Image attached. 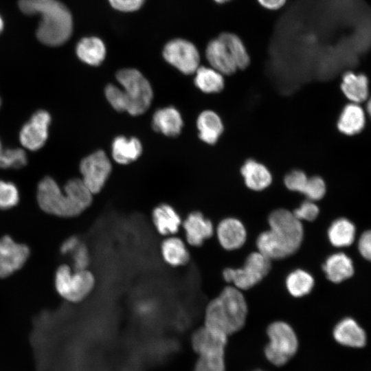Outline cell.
Segmentation results:
<instances>
[{"label":"cell","instance_id":"2e32d148","mask_svg":"<svg viewBox=\"0 0 371 371\" xmlns=\"http://www.w3.org/2000/svg\"><path fill=\"white\" fill-rule=\"evenodd\" d=\"M181 225L188 243L193 247L201 246L205 240L213 236L214 232L212 222L198 211L190 213Z\"/></svg>","mask_w":371,"mask_h":371},{"label":"cell","instance_id":"ee69618b","mask_svg":"<svg viewBox=\"0 0 371 371\" xmlns=\"http://www.w3.org/2000/svg\"><path fill=\"white\" fill-rule=\"evenodd\" d=\"M213 3L216 5H225L229 3L232 0H211Z\"/></svg>","mask_w":371,"mask_h":371},{"label":"cell","instance_id":"8fae6325","mask_svg":"<svg viewBox=\"0 0 371 371\" xmlns=\"http://www.w3.org/2000/svg\"><path fill=\"white\" fill-rule=\"evenodd\" d=\"M30 255L29 247L10 236L0 238V278H6L20 270Z\"/></svg>","mask_w":371,"mask_h":371},{"label":"cell","instance_id":"d6986e66","mask_svg":"<svg viewBox=\"0 0 371 371\" xmlns=\"http://www.w3.org/2000/svg\"><path fill=\"white\" fill-rule=\"evenodd\" d=\"M240 172L245 186L253 191H262L272 182L270 170L264 164L254 159L247 160L242 166Z\"/></svg>","mask_w":371,"mask_h":371},{"label":"cell","instance_id":"ba28073f","mask_svg":"<svg viewBox=\"0 0 371 371\" xmlns=\"http://www.w3.org/2000/svg\"><path fill=\"white\" fill-rule=\"evenodd\" d=\"M267 222L269 229L295 252L300 249L304 239V227L293 212L276 209L269 214Z\"/></svg>","mask_w":371,"mask_h":371},{"label":"cell","instance_id":"d590c367","mask_svg":"<svg viewBox=\"0 0 371 371\" xmlns=\"http://www.w3.org/2000/svg\"><path fill=\"white\" fill-rule=\"evenodd\" d=\"M326 191L325 181L319 176L308 177L302 192L307 199L316 201L322 199Z\"/></svg>","mask_w":371,"mask_h":371},{"label":"cell","instance_id":"ffe728a7","mask_svg":"<svg viewBox=\"0 0 371 371\" xmlns=\"http://www.w3.org/2000/svg\"><path fill=\"white\" fill-rule=\"evenodd\" d=\"M152 220L157 232L163 236L175 234L182 224L176 210L167 203H161L153 209Z\"/></svg>","mask_w":371,"mask_h":371},{"label":"cell","instance_id":"9c48e42d","mask_svg":"<svg viewBox=\"0 0 371 371\" xmlns=\"http://www.w3.org/2000/svg\"><path fill=\"white\" fill-rule=\"evenodd\" d=\"M112 170L111 163L103 150H97L83 158L80 164L82 181L93 194L101 191Z\"/></svg>","mask_w":371,"mask_h":371},{"label":"cell","instance_id":"44dd1931","mask_svg":"<svg viewBox=\"0 0 371 371\" xmlns=\"http://www.w3.org/2000/svg\"><path fill=\"white\" fill-rule=\"evenodd\" d=\"M259 252L271 260L286 258L295 252L269 229L261 232L256 240Z\"/></svg>","mask_w":371,"mask_h":371},{"label":"cell","instance_id":"f35d334b","mask_svg":"<svg viewBox=\"0 0 371 371\" xmlns=\"http://www.w3.org/2000/svg\"><path fill=\"white\" fill-rule=\"evenodd\" d=\"M74 270L87 269L90 262V256L88 248L83 243H80L78 247L72 253Z\"/></svg>","mask_w":371,"mask_h":371},{"label":"cell","instance_id":"cb8c5ba5","mask_svg":"<svg viewBox=\"0 0 371 371\" xmlns=\"http://www.w3.org/2000/svg\"><path fill=\"white\" fill-rule=\"evenodd\" d=\"M322 269L328 280L333 283H339L350 278L354 273L351 259L341 252L328 256L323 264Z\"/></svg>","mask_w":371,"mask_h":371},{"label":"cell","instance_id":"1f68e13d","mask_svg":"<svg viewBox=\"0 0 371 371\" xmlns=\"http://www.w3.org/2000/svg\"><path fill=\"white\" fill-rule=\"evenodd\" d=\"M328 238L335 247L350 246L355 238V227L348 219H336L328 229Z\"/></svg>","mask_w":371,"mask_h":371},{"label":"cell","instance_id":"7dc6e473","mask_svg":"<svg viewBox=\"0 0 371 371\" xmlns=\"http://www.w3.org/2000/svg\"><path fill=\"white\" fill-rule=\"evenodd\" d=\"M254 371H264V370H254Z\"/></svg>","mask_w":371,"mask_h":371},{"label":"cell","instance_id":"6da1fadb","mask_svg":"<svg viewBox=\"0 0 371 371\" xmlns=\"http://www.w3.org/2000/svg\"><path fill=\"white\" fill-rule=\"evenodd\" d=\"M36 199L39 207L45 213L61 218H72L91 205L93 194L81 179L69 180L62 190L54 179L45 177L38 185Z\"/></svg>","mask_w":371,"mask_h":371},{"label":"cell","instance_id":"3957f363","mask_svg":"<svg viewBox=\"0 0 371 371\" xmlns=\"http://www.w3.org/2000/svg\"><path fill=\"white\" fill-rule=\"evenodd\" d=\"M116 79L122 86L108 85L105 97L112 107L120 112L139 115L150 107L153 91L148 80L135 69H123L116 74Z\"/></svg>","mask_w":371,"mask_h":371},{"label":"cell","instance_id":"52a82bcc","mask_svg":"<svg viewBox=\"0 0 371 371\" xmlns=\"http://www.w3.org/2000/svg\"><path fill=\"white\" fill-rule=\"evenodd\" d=\"M271 260L257 251L250 253L242 267L223 269V280L240 291H247L258 284L269 274Z\"/></svg>","mask_w":371,"mask_h":371},{"label":"cell","instance_id":"9a60e30c","mask_svg":"<svg viewBox=\"0 0 371 371\" xmlns=\"http://www.w3.org/2000/svg\"><path fill=\"white\" fill-rule=\"evenodd\" d=\"M205 56L209 66L225 76H232L238 71L228 49L218 36L208 41Z\"/></svg>","mask_w":371,"mask_h":371},{"label":"cell","instance_id":"484cf974","mask_svg":"<svg viewBox=\"0 0 371 371\" xmlns=\"http://www.w3.org/2000/svg\"><path fill=\"white\" fill-rule=\"evenodd\" d=\"M368 84L366 75L347 71L342 76L341 89L351 102L359 104L366 100L368 97Z\"/></svg>","mask_w":371,"mask_h":371},{"label":"cell","instance_id":"277c9868","mask_svg":"<svg viewBox=\"0 0 371 371\" xmlns=\"http://www.w3.org/2000/svg\"><path fill=\"white\" fill-rule=\"evenodd\" d=\"M247 315L248 304L242 291L229 285L207 304L204 326L229 336L244 327Z\"/></svg>","mask_w":371,"mask_h":371},{"label":"cell","instance_id":"f6af8a7d","mask_svg":"<svg viewBox=\"0 0 371 371\" xmlns=\"http://www.w3.org/2000/svg\"><path fill=\"white\" fill-rule=\"evenodd\" d=\"M367 110L368 112L371 117V96L368 100V104H367Z\"/></svg>","mask_w":371,"mask_h":371},{"label":"cell","instance_id":"7a4b0ae2","mask_svg":"<svg viewBox=\"0 0 371 371\" xmlns=\"http://www.w3.org/2000/svg\"><path fill=\"white\" fill-rule=\"evenodd\" d=\"M19 8L27 14H39L41 19L36 34L38 40L49 46L63 44L72 32L69 10L57 0H19Z\"/></svg>","mask_w":371,"mask_h":371},{"label":"cell","instance_id":"e0dca14e","mask_svg":"<svg viewBox=\"0 0 371 371\" xmlns=\"http://www.w3.org/2000/svg\"><path fill=\"white\" fill-rule=\"evenodd\" d=\"M183 126L180 112L174 106H166L157 109L153 115V129L168 137L179 135Z\"/></svg>","mask_w":371,"mask_h":371},{"label":"cell","instance_id":"7bdbcfd3","mask_svg":"<svg viewBox=\"0 0 371 371\" xmlns=\"http://www.w3.org/2000/svg\"><path fill=\"white\" fill-rule=\"evenodd\" d=\"M80 241L76 236L66 238L60 245V251L63 255L72 254L80 245Z\"/></svg>","mask_w":371,"mask_h":371},{"label":"cell","instance_id":"5b68a950","mask_svg":"<svg viewBox=\"0 0 371 371\" xmlns=\"http://www.w3.org/2000/svg\"><path fill=\"white\" fill-rule=\"evenodd\" d=\"M268 344L264 353L266 359L273 365L282 366L296 354L299 341L293 327L282 320L274 321L267 328Z\"/></svg>","mask_w":371,"mask_h":371},{"label":"cell","instance_id":"5bb4252c","mask_svg":"<svg viewBox=\"0 0 371 371\" xmlns=\"http://www.w3.org/2000/svg\"><path fill=\"white\" fill-rule=\"evenodd\" d=\"M216 234L221 247L227 251H234L246 243L247 232L243 222L235 217L222 219L216 226Z\"/></svg>","mask_w":371,"mask_h":371},{"label":"cell","instance_id":"83f0119b","mask_svg":"<svg viewBox=\"0 0 371 371\" xmlns=\"http://www.w3.org/2000/svg\"><path fill=\"white\" fill-rule=\"evenodd\" d=\"M161 253L164 260L172 267L184 265L190 260V254L185 243L175 236H169L163 240Z\"/></svg>","mask_w":371,"mask_h":371},{"label":"cell","instance_id":"60d3db41","mask_svg":"<svg viewBox=\"0 0 371 371\" xmlns=\"http://www.w3.org/2000/svg\"><path fill=\"white\" fill-rule=\"evenodd\" d=\"M358 247L362 256L371 261V230L362 234L359 240Z\"/></svg>","mask_w":371,"mask_h":371},{"label":"cell","instance_id":"bcb514c9","mask_svg":"<svg viewBox=\"0 0 371 371\" xmlns=\"http://www.w3.org/2000/svg\"><path fill=\"white\" fill-rule=\"evenodd\" d=\"M3 27H4L3 19L1 17V16L0 15V34L2 32V31L3 30Z\"/></svg>","mask_w":371,"mask_h":371},{"label":"cell","instance_id":"7402d4cb","mask_svg":"<svg viewBox=\"0 0 371 371\" xmlns=\"http://www.w3.org/2000/svg\"><path fill=\"white\" fill-rule=\"evenodd\" d=\"M196 127L200 139L210 145L217 142L224 131L221 117L212 110H205L199 115Z\"/></svg>","mask_w":371,"mask_h":371},{"label":"cell","instance_id":"603a6c76","mask_svg":"<svg viewBox=\"0 0 371 371\" xmlns=\"http://www.w3.org/2000/svg\"><path fill=\"white\" fill-rule=\"evenodd\" d=\"M142 145L139 139L123 135L114 138L111 144L112 157L117 164H128L137 160L142 153Z\"/></svg>","mask_w":371,"mask_h":371},{"label":"cell","instance_id":"b9f144b4","mask_svg":"<svg viewBox=\"0 0 371 371\" xmlns=\"http://www.w3.org/2000/svg\"><path fill=\"white\" fill-rule=\"evenodd\" d=\"M262 9L270 12H278L287 4L288 0H256Z\"/></svg>","mask_w":371,"mask_h":371},{"label":"cell","instance_id":"f546056e","mask_svg":"<svg viewBox=\"0 0 371 371\" xmlns=\"http://www.w3.org/2000/svg\"><path fill=\"white\" fill-rule=\"evenodd\" d=\"M76 54L82 62L97 66L104 59L106 48L103 42L97 37L84 38L76 46Z\"/></svg>","mask_w":371,"mask_h":371},{"label":"cell","instance_id":"d6a6232c","mask_svg":"<svg viewBox=\"0 0 371 371\" xmlns=\"http://www.w3.org/2000/svg\"><path fill=\"white\" fill-rule=\"evenodd\" d=\"M27 164V156L22 148L4 150L0 140V168H19Z\"/></svg>","mask_w":371,"mask_h":371},{"label":"cell","instance_id":"4316f807","mask_svg":"<svg viewBox=\"0 0 371 371\" xmlns=\"http://www.w3.org/2000/svg\"><path fill=\"white\" fill-rule=\"evenodd\" d=\"M359 104L351 102L342 110L337 122L338 130L346 135H355L365 126L366 116Z\"/></svg>","mask_w":371,"mask_h":371},{"label":"cell","instance_id":"4dcf8cb0","mask_svg":"<svg viewBox=\"0 0 371 371\" xmlns=\"http://www.w3.org/2000/svg\"><path fill=\"white\" fill-rule=\"evenodd\" d=\"M314 285L315 280L313 276L302 269H294L285 279L286 291L295 298L308 295L312 291Z\"/></svg>","mask_w":371,"mask_h":371},{"label":"cell","instance_id":"e575fe53","mask_svg":"<svg viewBox=\"0 0 371 371\" xmlns=\"http://www.w3.org/2000/svg\"><path fill=\"white\" fill-rule=\"evenodd\" d=\"M19 201V194L16 186L0 180V209L8 210L16 206Z\"/></svg>","mask_w":371,"mask_h":371},{"label":"cell","instance_id":"836d02e7","mask_svg":"<svg viewBox=\"0 0 371 371\" xmlns=\"http://www.w3.org/2000/svg\"><path fill=\"white\" fill-rule=\"evenodd\" d=\"M225 354L198 356L193 371H225Z\"/></svg>","mask_w":371,"mask_h":371},{"label":"cell","instance_id":"f1b7e54d","mask_svg":"<svg viewBox=\"0 0 371 371\" xmlns=\"http://www.w3.org/2000/svg\"><path fill=\"white\" fill-rule=\"evenodd\" d=\"M194 74V85L205 93H216L224 89L225 76L210 66L200 65Z\"/></svg>","mask_w":371,"mask_h":371},{"label":"cell","instance_id":"8992f818","mask_svg":"<svg viewBox=\"0 0 371 371\" xmlns=\"http://www.w3.org/2000/svg\"><path fill=\"white\" fill-rule=\"evenodd\" d=\"M93 274L87 269L74 270L66 264L55 271L54 286L58 294L69 302L77 303L91 292L95 286Z\"/></svg>","mask_w":371,"mask_h":371},{"label":"cell","instance_id":"ac0fdd59","mask_svg":"<svg viewBox=\"0 0 371 371\" xmlns=\"http://www.w3.org/2000/svg\"><path fill=\"white\" fill-rule=\"evenodd\" d=\"M333 335L337 342L345 346L361 348L366 343L364 330L350 317L341 319L335 325Z\"/></svg>","mask_w":371,"mask_h":371},{"label":"cell","instance_id":"ab89813d","mask_svg":"<svg viewBox=\"0 0 371 371\" xmlns=\"http://www.w3.org/2000/svg\"><path fill=\"white\" fill-rule=\"evenodd\" d=\"M110 4L116 10L123 12H133L138 10L144 0H109Z\"/></svg>","mask_w":371,"mask_h":371},{"label":"cell","instance_id":"d4e9b609","mask_svg":"<svg viewBox=\"0 0 371 371\" xmlns=\"http://www.w3.org/2000/svg\"><path fill=\"white\" fill-rule=\"evenodd\" d=\"M228 49L238 70L247 69L251 63V56L243 39L236 33L223 31L217 36Z\"/></svg>","mask_w":371,"mask_h":371},{"label":"cell","instance_id":"c3c4849f","mask_svg":"<svg viewBox=\"0 0 371 371\" xmlns=\"http://www.w3.org/2000/svg\"><path fill=\"white\" fill-rule=\"evenodd\" d=\"M0 106H1V99H0Z\"/></svg>","mask_w":371,"mask_h":371},{"label":"cell","instance_id":"4fadbf2b","mask_svg":"<svg viewBox=\"0 0 371 371\" xmlns=\"http://www.w3.org/2000/svg\"><path fill=\"white\" fill-rule=\"evenodd\" d=\"M228 336L203 326L192 335L191 344L198 356L225 354Z\"/></svg>","mask_w":371,"mask_h":371},{"label":"cell","instance_id":"74e56055","mask_svg":"<svg viewBox=\"0 0 371 371\" xmlns=\"http://www.w3.org/2000/svg\"><path fill=\"white\" fill-rule=\"evenodd\" d=\"M293 213L301 221L312 222L317 218L319 209L315 201L307 199L295 208Z\"/></svg>","mask_w":371,"mask_h":371},{"label":"cell","instance_id":"7c38bea8","mask_svg":"<svg viewBox=\"0 0 371 371\" xmlns=\"http://www.w3.org/2000/svg\"><path fill=\"white\" fill-rule=\"evenodd\" d=\"M50 122L51 116L46 111L39 110L34 113L20 131L21 145L32 151L43 147L48 137Z\"/></svg>","mask_w":371,"mask_h":371},{"label":"cell","instance_id":"30bf717a","mask_svg":"<svg viewBox=\"0 0 371 371\" xmlns=\"http://www.w3.org/2000/svg\"><path fill=\"white\" fill-rule=\"evenodd\" d=\"M165 60L186 75L194 74L200 66L201 55L196 46L185 39L168 43L163 51Z\"/></svg>","mask_w":371,"mask_h":371},{"label":"cell","instance_id":"8d00e7d4","mask_svg":"<svg viewBox=\"0 0 371 371\" xmlns=\"http://www.w3.org/2000/svg\"><path fill=\"white\" fill-rule=\"evenodd\" d=\"M308 179V176L302 170H293L286 175L284 183L289 190L302 194Z\"/></svg>","mask_w":371,"mask_h":371}]
</instances>
